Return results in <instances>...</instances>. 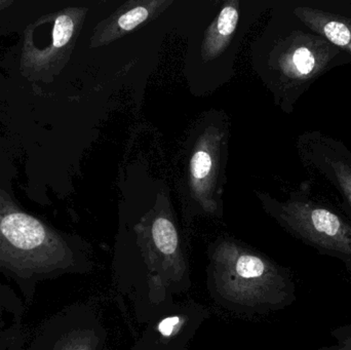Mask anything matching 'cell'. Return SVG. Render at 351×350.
Listing matches in <instances>:
<instances>
[{
	"instance_id": "obj_1",
	"label": "cell",
	"mask_w": 351,
	"mask_h": 350,
	"mask_svg": "<svg viewBox=\"0 0 351 350\" xmlns=\"http://www.w3.org/2000/svg\"><path fill=\"white\" fill-rule=\"evenodd\" d=\"M95 267L90 247L23 211L0 188V275L19 286L26 303L32 301L39 284L88 275Z\"/></svg>"
},
{
	"instance_id": "obj_2",
	"label": "cell",
	"mask_w": 351,
	"mask_h": 350,
	"mask_svg": "<svg viewBox=\"0 0 351 350\" xmlns=\"http://www.w3.org/2000/svg\"><path fill=\"white\" fill-rule=\"evenodd\" d=\"M206 286L217 304L245 316L280 312L297 300L288 267L231 238L219 240L208 250Z\"/></svg>"
},
{
	"instance_id": "obj_3",
	"label": "cell",
	"mask_w": 351,
	"mask_h": 350,
	"mask_svg": "<svg viewBox=\"0 0 351 350\" xmlns=\"http://www.w3.org/2000/svg\"><path fill=\"white\" fill-rule=\"evenodd\" d=\"M269 51L271 88L282 107L292 112L297 101L322 76L351 64L343 51L301 22L288 8Z\"/></svg>"
},
{
	"instance_id": "obj_4",
	"label": "cell",
	"mask_w": 351,
	"mask_h": 350,
	"mask_svg": "<svg viewBox=\"0 0 351 350\" xmlns=\"http://www.w3.org/2000/svg\"><path fill=\"white\" fill-rule=\"evenodd\" d=\"M262 201L293 238L323 256L351 260V220L311 182L301 184L286 201L263 197Z\"/></svg>"
},
{
	"instance_id": "obj_5",
	"label": "cell",
	"mask_w": 351,
	"mask_h": 350,
	"mask_svg": "<svg viewBox=\"0 0 351 350\" xmlns=\"http://www.w3.org/2000/svg\"><path fill=\"white\" fill-rule=\"evenodd\" d=\"M299 160L309 182L351 220V151L339 139L307 131L297 140Z\"/></svg>"
},
{
	"instance_id": "obj_6",
	"label": "cell",
	"mask_w": 351,
	"mask_h": 350,
	"mask_svg": "<svg viewBox=\"0 0 351 350\" xmlns=\"http://www.w3.org/2000/svg\"><path fill=\"white\" fill-rule=\"evenodd\" d=\"M86 12V8H66L45 14L49 29L47 42L24 37L20 60L24 77L47 84L61 73L71 57Z\"/></svg>"
},
{
	"instance_id": "obj_7",
	"label": "cell",
	"mask_w": 351,
	"mask_h": 350,
	"mask_svg": "<svg viewBox=\"0 0 351 350\" xmlns=\"http://www.w3.org/2000/svg\"><path fill=\"white\" fill-rule=\"evenodd\" d=\"M108 330L95 306L76 303L49 316L14 350H106Z\"/></svg>"
},
{
	"instance_id": "obj_8",
	"label": "cell",
	"mask_w": 351,
	"mask_h": 350,
	"mask_svg": "<svg viewBox=\"0 0 351 350\" xmlns=\"http://www.w3.org/2000/svg\"><path fill=\"white\" fill-rule=\"evenodd\" d=\"M210 318L206 306L194 300L174 308L146 325L131 350H188L200 327Z\"/></svg>"
},
{
	"instance_id": "obj_9",
	"label": "cell",
	"mask_w": 351,
	"mask_h": 350,
	"mask_svg": "<svg viewBox=\"0 0 351 350\" xmlns=\"http://www.w3.org/2000/svg\"><path fill=\"white\" fill-rule=\"evenodd\" d=\"M286 8L351 61V0H293Z\"/></svg>"
},
{
	"instance_id": "obj_10",
	"label": "cell",
	"mask_w": 351,
	"mask_h": 350,
	"mask_svg": "<svg viewBox=\"0 0 351 350\" xmlns=\"http://www.w3.org/2000/svg\"><path fill=\"white\" fill-rule=\"evenodd\" d=\"M220 136L208 132L196 144L190 160V183L193 197L206 213L216 214L218 205L214 199V187L218 175Z\"/></svg>"
},
{
	"instance_id": "obj_11",
	"label": "cell",
	"mask_w": 351,
	"mask_h": 350,
	"mask_svg": "<svg viewBox=\"0 0 351 350\" xmlns=\"http://www.w3.org/2000/svg\"><path fill=\"white\" fill-rule=\"evenodd\" d=\"M172 2L167 0H144L129 1L123 4L110 18L98 25L90 39V47H98L112 42L152 16H158Z\"/></svg>"
},
{
	"instance_id": "obj_12",
	"label": "cell",
	"mask_w": 351,
	"mask_h": 350,
	"mask_svg": "<svg viewBox=\"0 0 351 350\" xmlns=\"http://www.w3.org/2000/svg\"><path fill=\"white\" fill-rule=\"evenodd\" d=\"M24 304L8 286L0 284V350H12L26 339Z\"/></svg>"
},
{
	"instance_id": "obj_13",
	"label": "cell",
	"mask_w": 351,
	"mask_h": 350,
	"mask_svg": "<svg viewBox=\"0 0 351 350\" xmlns=\"http://www.w3.org/2000/svg\"><path fill=\"white\" fill-rule=\"evenodd\" d=\"M237 8L239 2H227L218 18L210 25L202 45V53L204 60L214 59L226 49L239 23Z\"/></svg>"
},
{
	"instance_id": "obj_14",
	"label": "cell",
	"mask_w": 351,
	"mask_h": 350,
	"mask_svg": "<svg viewBox=\"0 0 351 350\" xmlns=\"http://www.w3.org/2000/svg\"><path fill=\"white\" fill-rule=\"evenodd\" d=\"M333 342L315 350H351V324L342 325L330 332Z\"/></svg>"
},
{
	"instance_id": "obj_15",
	"label": "cell",
	"mask_w": 351,
	"mask_h": 350,
	"mask_svg": "<svg viewBox=\"0 0 351 350\" xmlns=\"http://www.w3.org/2000/svg\"><path fill=\"white\" fill-rule=\"evenodd\" d=\"M14 3V0H0V12Z\"/></svg>"
},
{
	"instance_id": "obj_16",
	"label": "cell",
	"mask_w": 351,
	"mask_h": 350,
	"mask_svg": "<svg viewBox=\"0 0 351 350\" xmlns=\"http://www.w3.org/2000/svg\"><path fill=\"white\" fill-rule=\"evenodd\" d=\"M341 262L343 263L346 268L351 273V260H341Z\"/></svg>"
}]
</instances>
